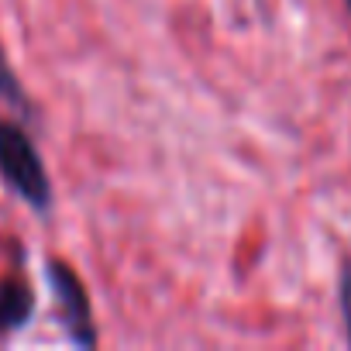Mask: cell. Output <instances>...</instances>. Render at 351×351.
I'll list each match as a JSON object with an SVG mask.
<instances>
[{
    "label": "cell",
    "mask_w": 351,
    "mask_h": 351,
    "mask_svg": "<svg viewBox=\"0 0 351 351\" xmlns=\"http://www.w3.org/2000/svg\"><path fill=\"white\" fill-rule=\"evenodd\" d=\"M344 4H348V11H351V0H344Z\"/></svg>",
    "instance_id": "8992f818"
},
{
    "label": "cell",
    "mask_w": 351,
    "mask_h": 351,
    "mask_svg": "<svg viewBox=\"0 0 351 351\" xmlns=\"http://www.w3.org/2000/svg\"><path fill=\"white\" fill-rule=\"evenodd\" d=\"M0 100L11 104L14 110H25V114L32 110L28 90L21 86V80H18V73H14V66H11V59H8L4 45H0Z\"/></svg>",
    "instance_id": "277c9868"
},
{
    "label": "cell",
    "mask_w": 351,
    "mask_h": 351,
    "mask_svg": "<svg viewBox=\"0 0 351 351\" xmlns=\"http://www.w3.org/2000/svg\"><path fill=\"white\" fill-rule=\"evenodd\" d=\"M35 313V293L25 279H0V334L25 327Z\"/></svg>",
    "instance_id": "3957f363"
},
{
    "label": "cell",
    "mask_w": 351,
    "mask_h": 351,
    "mask_svg": "<svg viewBox=\"0 0 351 351\" xmlns=\"http://www.w3.org/2000/svg\"><path fill=\"white\" fill-rule=\"evenodd\" d=\"M0 176L35 214L52 210V180L32 134L18 121H0Z\"/></svg>",
    "instance_id": "6da1fadb"
},
{
    "label": "cell",
    "mask_w": 351,
    "mask_h": 351,
    "mask_svg": "<svg viewBox=\"0 0 351 351\" xmlns=\"http://www.w3.org/2000/svg\"><path fill=\"white\" fill-rule=\"evenodd\" d=\"M45 279L56 296V313L76 348H97V324H93V303L83 286V279L62 262V258H45Z\"/></svg>",
    "instance_id": "7a4b0ae2"
},
{
    "label": "cell",
    "mask_w": 351,
    "mask_h": 351,
    "mask_svg": "<svg viewBox=\"0 0 351 351\" xmlns=\"http://www.w3.org/2000/svg\"><path fill=\"white\" fill-rule=\"evenodd\" d=\"M337 306H341L344 334H348V344H351V262H344V269L337 276Z\"/></svg>",
    "instance_id": "5b68a950"
}]
</instances>
